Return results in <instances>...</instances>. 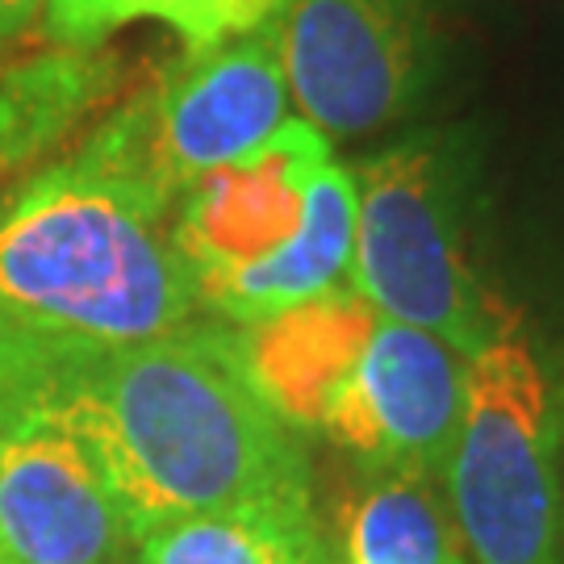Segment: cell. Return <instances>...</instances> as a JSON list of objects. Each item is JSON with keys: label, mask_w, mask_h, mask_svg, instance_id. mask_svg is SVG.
<instances>
[{"label": "cell", "mask_w": 564, "mask_h": 564, "mask_svg": "<svg viewBox=\"0 0 564 564\" xmlns=\"http://www.w3.org/2000/svg\"><path fill=\"white\" fill-rule=\"evenodd\" d=\"M42 9H46V0H0V46H9L25 30H34Z\"/></svg>", "instance_id": "obj_16"}, {"label": "cell", "mask_w": 564, "mask_h": 564, "mask_svg": "<svg viewBox=\"0 0 564 564\" xmlns=\"http://www.w3.org/2000/svg\"><path fill=\"white\" fill-rule=\"evenodd\" d=\"M556 410L519 339L468 360V402L444 464V502L464 564H564Z\"/></svg>", "instance_id": "obj_3"}, {"label": "cell", "mask_w": 564, "mask_h": 564, "mask_svg": "<svg viewBox=\"0 0 564 564\" xmlns=\"http://www.w3.org/2000/svg\"><path fill=\"white\" fill-rule=\"evenodd\" d=\"M0 564H13L9 561V552H4V544H0Z\"/></svg>", "instance_id": "obj_17"}, {"label": "cell", "mask_w": 564, "mask_h": 564, "mask_svg": "<svg viewBox=\"0 0 564 564\" xmlns=\"http://www.w3.org/2000/svg\"><path fill=\"white\" fill-rule=\"evenodd\" d=\"M118 63L101 51L55 46L0 67V172L39 160L113 93Z\"/></svg>", "instance_id": "obj_12"}, {"label": "cell", "mask_w": 564, "mask_h": 564, "mask_svg": "<svg viewBox=\"0 0 564 564\" xmlns=\"http://www.w3.org/2000/svg\"><path fill=\"white\" fill-rule=\"evenodd\" d=\"M468 402V356L423 326L377 330L326 410L323 431L368 473L444 477Z\"/></svg>", "instance_id": "obj_8"}, {"label": "cell", "mask_w": 564, "mask_h": 564, "mask_svg": "<svg viewBox=\"0 0 564 564\" xmlns=\"http://www.w3.org/2000/svg\"><path fill=\"white\" fill-rule=\"evenodd\" d=\"M272 30L284 88L326 139L398 121L431 72L426 0H284Z\"/></svg>", "instance_id": "obj_7"}, {"label": "cell", "mask_w": 564, "mask_h": 564, "mask_svg": "<svg viewBox=\"0 0 564 564\" xmlns=\"http://www.w3.org/2000/svg\"><path fill=\"white\" fill-rule=\"evenodd\" d=\"M284 109L289 88L268 18L247 34L184 51L80 151L176 205L193 181L260 151L289 121Z\"/></svg>", "instance_id": "obj_5"}, {"label": "cell", "mask_w": 564, "mask_h": 564, "mask_svg": "<svg viewBox=\"0 0 564 564\" xmlns=\"http://www.w3.org/2000/svg\"><path fill=\"white\" fill-rule=\"evenodd\" d=\"M351 239H356V181L347 167L330 160L310 181L302 230L260 260L197 284L202 310L218 323L251 326L289 305L330 293L351 268Z\"/></svg>", "instance_id": "obj_11"}, {"label": "cell", "mask_w": 564, "mask_h": 564, "mask_svg": "<svg viewBox=\"0 0 564 564\" xmlns=\"http://www.w3.org/2000/svg\"><path fill=\"white\" fill-rule=\"evenodd\" d=\"M176 205L84 151L0 202V339L105 351L209 318Z\"/></svg>", "instance_id": "obj_2"}, {"label": "cell", "mask_w": 564, "mask_h": 564, "mask_svg": "<svg viewBox=\"0 0 564 564\" xmlns=\"http://www.w3.org/2000/svg\"><path fill=\"white\" fill-rule=\"evenodd\" d=\"M0 544L13 564H134L139 535L39 347L0 339Z\"/></svg>", "instance_id": "obj_6"}, {"label": "cell", "mask_w": 564, "mask_h": 564, "mask_svg": "<svg viewBox=\"0 0 564 564\" xmlns=\"http://www.w3.org/2000/svg\"><path fill=\"white\" fill-rule=\"evenodd\" d=\"M30 347H39L134 535L209 510L310 506L297 431L247 377L239 326L197 318L105 351Z\"/></svg>", "instance_id": "obj_1"}, {"label": "cell", "mask_w": 564, "mask_h": 564, "mask_svg": "<svg viewBox=\"0 0 564 564\" xmlns=\"http://www.w3.org/2000/svg\"><path fill=\"white\" fill-rule=\"evenodd\" d=\"M330 139L310 121H284L260 151L193 181L176 202L172 235L202 284L276 251L302 230L305 193L330 163Z\"/></svg>", "instance_id": "obj_9"}, {"label": "cell", "mask_w": 564, "mask_h": 564, "mask_svg": "<svg viewBox=\"0 0 564 564\" xmlns=\"http://www.w3.org/2000/svg\"><path fill=\"white\" fill-rule=\"evenodd\" d=\"M351 289L381 318L423 326L460 356L506 335L464 247L460 176L431 139L360 163Z\"/></svg>", "instance_id": "obj_4"}, {"label": "cell", "mask_w": 564, "mask_h": 564, "mask_svg": "<svg viewBox=\"0 0 564 564\" xmlns=\"http://www.w3.org/2000/svg\"><path fill=\"white\" fill-rule=\"evenodd\" d=\"M134 564H326V556L314 506H242L142 531Z\"/></svg>", "instance_id": "obj_13"}, {"label": "cell", "mask_w": 564, "mask_h": 564, "mask_svg": "<svg viewBox=\"0 0 564 564\" xmlns=\"http://www.w3.org/2000/svg\"><path fill=\"white\" fill-rule=\"evenodd\" d=\"M347 564H464L444 481L419 473H372L347 510Z\"/></svg>", "instance_id": "obj_14"}, {"label": "cell", "mask_w": 564, "mask_h": 564, "mask_svg": "<svg viewBox=\"0 0 564 564\" xmlns=\"http://www.w3.org/2000/svg\"><path fill=\"white\" fill-rule=\"evenodd\" d=\"M377 310L356 289H330L272 318L239 326L247 377L268 410L293 431H323L343 381L377 330Z\"/></svg>", "instance_id": "obj_10"}, {"label": "cell", "mask_w": 564, "mask_h": 564, "mask_svg": "<svg viewBox=\"0 0 564 564\" xmlns=\"http://www.w3.org/2000/svg\"><path fill=\"white\" fill-rule=\"evenodd\" d=\"M134 21H163L188 51L242 34L235 0H46L42 9L46 39L72 51H101L109 34Z\"/></svg>", "instance_id": "obj_15"}]
</instances>
